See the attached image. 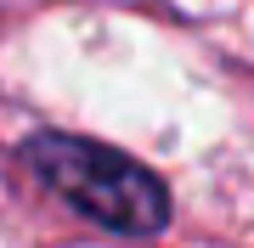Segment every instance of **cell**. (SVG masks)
<instances>
[{
  "label": "cell",
  "mask_w": 254,
  "mask_h": 248,
  "mask_svg": "<svg viewBox=\"0 0 254 248\" xmlns=\"http://www.w3.org/2000/svg\"><path fill=\"white\" fill-rule=\"evenodd\" d=\"M23 158L57 198H68L79 214H91L108 231L147 237L170 220V198H164L158 175L113 147H96L79 136H34L23 147Z\"/></svg>",
  "instance_id": "6da1fadb"
}]
</instances>
